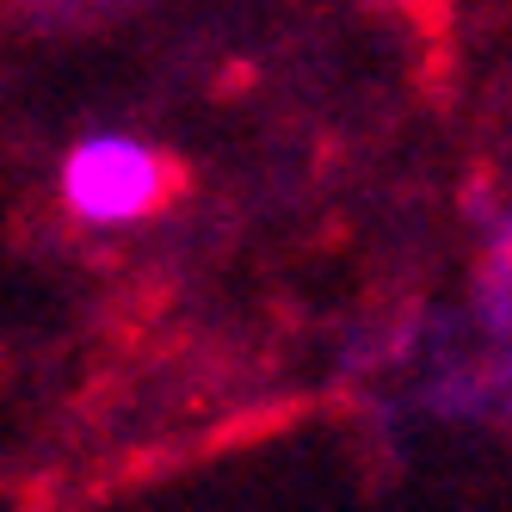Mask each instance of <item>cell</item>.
Here are the masks:
<instances>
[{"label":"cell","mask_w":512,"mask_h":512,"mask_svg":"<svg viewBox=\"0 0 512 512\" xmlns=\"http://www.w3.org/2000/svg\"><path fill=\"white\" fill-rule=\"evenodd\" d=\"M389 7L414 13V19H426V25H438V19H445V0H389Z\"/></svg>","instance_id":"cell-3"},{"label":"cell","mask_w":512,"mask_h":512,"mask_svg":"<svg viewBox=\"0 0 512 512\" xmlns=\"http://www.w3.org/2000/svg\"><path fill=\"white\" fill-rule=\"evenodd\" d=\"M179 192V167L161 142L136 130H87L56 167V198L93 235H118L161 216Z\"/></svg>","instance_id":"cell-1"},{"label":"cell","mask_w":512,"mask_h":512,"mask_svg":"<svg viewBox=\"0 0 512 512\" xmlns=\"http://www.w3.org/2000/svg\"><path fill=\"white\" fill-rule=\"evenodd\" d=\"M475 327L482 340L512 346V210H488L482 260H475Z\"/></svg>","instance_id":"cell-2"},{"label":"cell","mask_w":512,"mask_h":512,"mask_svg":"<svg viewBox=\"0 0 512 512\" xmlns=\"http://www.w3.org/2000/svg\"><path fill=\"white\" fill-rule=\"evenodd\" d=\"M340 7H389V0H340Z\"/></svg>","instance_id":"cell-4"}]
</instances>
